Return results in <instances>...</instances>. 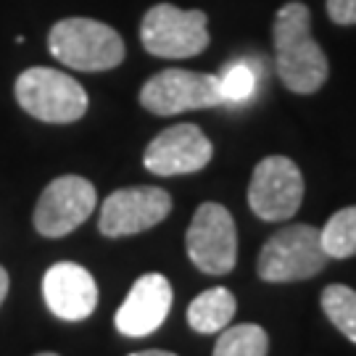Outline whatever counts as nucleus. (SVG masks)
Instances as JSON below:
<instances>
[{"label":"nucleus","instance_id":"obj_3","mask_svg":"<svg viewBox=\"0 0 356 356\" xmlns=\"http://www.w3.org/2000/svg\"><path fill=\"white\" fill-rule=\"evenodd\" d=\"M16 101L29 116L48 124H72L88 111V92L74 76L35 66L16 79Z\"/></svg>","mask_w":356,"mask_h":356},{"label":"nucleus","instance_id":"obj_9","mask_svg":"<svg viewBox=\"0 0 356 356\" xmlns=\"http://www.w3.org/2000/svg\"><path fill=\"white\" fill-rule=\"evenodd\" d=\"M98 204L95 185L76 175L56 177L35 206V229L45 238H64L74 232Z\"/></svg>","mask_w":356,"mask_h":356},{"label":"nucleus","instance_id":"obj_14","mask_svg":"<svg viewBox=\"0 0 356 356\" xmlns=\"http://www.w3.org/2000/svg\"><path fill=\"white\" fill-rule=\"evenodd\" d=\"M238 301L227 288H209L188 306V325L201 335L225 330L235 317Z\"/></svg>","mask_w":356,"mask_h":356},{"label":"nucleus","instance_id":"obj_17","mask_svg":"<svg viewBox=\"0 0 356 356\" xmlns=\"http://www.w3.org/2000/svg\"><path fill=\"white\" fill-rule=\"evenodd\" d=\"M322 312L356 346V291L348 285H330L322 291Z\"/></svg>","mask_w":356,"mask_h":356},{"label":"nucleus","instance_id":"obj_2","mask_svg":"<svg viewBox=\"0 0 356 356\" xmlns=\"http://www.w3.org/2000/svg\"><path fill=\"white\" fill-rule=\"evenodd\" d=\"M53 58L76 72H108L124 61V40L95 19H61L48 35Z\"/></svg>","mask_w":356,"mask_h":356},{"label":"nucleus","instance_id":"obj_7","mask_svg":"<svg viewBox=\"0 0 356 356\" xmlns=\"http://www.w3.org/2000/svg\"><path fill=\"white\" fill-rule=\"evenodd\" d=\"M188 256L206 275H227L238 261L235 219L222 204H201L185 235Z\"/></svg>","mask_w":356,"mask_h":356},{"label":"nucleus","instance_id":"obj_8","mask_svg":"<svg viewBox=\"0 0 356 356\" xmlns=\"http://www.w3.org/2000/svg\"><path fill=\"white\" fill-rule=\"evenodd\" d=\"M304 201V175L288 156L259 161L248 185V206L264 222L291 219Z\"/></svg>","mask_w":356,"mask_h":356},{"label":"nucleus","instance_id":"obj_18","mask_svg":"<svg viewBox=\"0 0 356 356\" xmlns=\"http://www.w3.org/2000/svg\"><path fill=\"white\" fill-rule=\"evenodd\" d=\"M219 90H222V101L225 103L248 101L256 90V74L245 64L229 66L225 76H219Z\"/></svg>","mask_w":356,"mask_h":356},{"label":"nucleus","instance_id":"obj_12","mask_svg":"<svg viewBox=\"0 0 356 356\" xmlns=\"http://www.w3.org/2000/svg\"><path fill=\"white\" fill-rule=\"evenodd\" d=\"M172 309V285L164 275L151 272L135 280L127 298L122 301L114 317L116 330L127 338H145L156 332Z\"/></svg>","mask_w":356,"mask_h":356},{"label":"nucleus","instance_id":"obj_21","mask_svg":"<svg viewBox=\"0 0 356 356\" xmlns=\"http://www.w3.org/2000/svg\"><path fill=\"white\" fill-rule=\"evenodd\" d=\"M129 356H177L172 351H159V348H151V351H138V354H129Z\"/></svg>","mask_w":356,"mask_h":356},{"label":"nucleus","instance_id":"obj_1","mask_svg":"<svg viewBox=\"0 0 356 356\" xmlns=\"http://www.w3.org/2000/svg\"><path fill=\"white\" fill-rule=\"evenodd\" d=\"M272 35L282 85L298 95L317 92L327 79V56L312 38V13L301 0H291L277 11Z\"/></svg>","mask_w":356,"mask_h":356},{"label":"nucleus","instance_id":"obj_20","mask_svg":"<svg viewBox=\"0 0 356 356\" xmlns=\"http://www.w3.org/2000/svg\"><path fill=\"white\" fill-rule=\"evenodd\" d=\"M6 296H8V272L0 267V306L6 301Z\"/></svg>","mask_w":356,"mask_h":356},{"label":"nucleus","instance_id":"obj_13","mask_svg":"<svg viewBox=\"0 0 356 356\" xmlns=\"http://www.w3.org/2000/svg\"><path fill=\"white\" fill-rule=\"evenodd\" d=\"M42 296L48 309L64 322L88 319L98 306V285L88 269L74 261H58L45 272Z\"/></svg>","mask_w":356,"mask_h":356},{"label":"nucleus","instance_id":"obj_16","mask_svg":"<svg viewBox=\"0 0 356 356\" xmlns=\"http://www.w3.org/2000/svg\"><path fill=\"white\" fill-rule=\"evenodd\" d=\"M269 335L259 325H235L219 335L214 356H267Z\"/></svg>","mask_w":356,"mask_h":356},{"label":"nucleus","instance_id":"obj_19","mask_svg":"<svg viewBox=\"0 0 356 356\" xmlns=\"http://www.w3.org/2000/svg\"><path fill=\"white\" fill-rule=\"evenodd\" d=\"M327 13L335 24H356V0H327Z\"/></svg>","mask_w":356,"mask_h":356},{"label":"nucleus","instance_id":"obj_4","mask_svg":"<svg viewBox=\"0 0 356 356\" xmlns=\"http://www.w3.org/2000/svg\"><path fill=\"white\" fill-rule=\"evenodd\" d=\"M327 267V256L319 243V229L312 225H291L275 232L256 261V272L264 282L309 280Z\"/></svg>","mask_w":356,"mask_h":356},{"label":"nucleus","instance_id":"obj_10","mask_svg":"<svg viewBox=\"0 0 356 356\" xmlns=\"http://www.w3.org/2000/svg\"><path fill=\"white\" fill-rule=\"evenodd\" d=\"M172 211V195L164 188H122L114 191L101 206L98 229L106 238H127L164 222Z\"/></svg>","mask_w":356,"mask_h":356},{"label":"nucleus","instance_id":"obj_11","mask_svg":"<svg viewBox=\"0 0 356 356\" xmlns=\"http://www.w3.org/2000/svg\"><path fill=\"white\" fill-rule=\"evenodd\" d=\"M211 156V140L195 124H175L148 143L143 164L159 177H175L201 172Z\"/></svg>","mask_w":356,"mask_h":356},{"label":"nucleus","instance_id":"obj_5","mask_svg":"<svg viewBox=\"0 0 356 356\" xmlns=\"http://www.w3.org/2000/svg\"><path fill=\"white\" fill-rule=\"evenodd\" d=\"M204 11H182L172 3H159L143 16V48L159 58H191L206 51L209 26Z\"/></svg>","mask_w":356,"mask_h":356},{"label":"nucleus","instance_id":"obj_15","mask_svg":"<svg viewBox=\"0 0 356 356\" xmlns=\"http://www.w3.org/2000/svg\"><path fill=\"white\" fill-rule=\"evenodd\" d=\"M319 243L327 259H351L356 256V206L341 209L327 219L319 232Z\"/></svg>","mask_w":356,"mask_h":356},{"label":"nucleus","instance_id":"obj_22","mask_svg":"<svg viewBox=\"0 0 356 356\" xmlns=\"http://www.w3.org/2000/svg\"><path fill=\"white\" fill-rule=\"evenodd\" d=\"M38 356H58V354H38Z\"/></svg>","mask_w":356,"mask_h":356},{"label":"nucleus","instance_id":"obj_6","mask_svg":"<svg viewBox=\"0 0 356 356\" xmlns=\"http://www.w3.org/2000/svg\"><path fill=\"white\" fill-rule=\"evenodd\" d=\"M219 76L198 74L188 69H164L151 76L140 90V106L156 116H175L222 106Z\"/></svg>","mask_w":356,"mask_h":356}]
</instances>
